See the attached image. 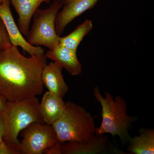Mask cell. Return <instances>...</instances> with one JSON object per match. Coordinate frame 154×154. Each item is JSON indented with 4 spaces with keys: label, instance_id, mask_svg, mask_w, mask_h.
Segmentation results:
<instances>
[{
    "label": "cell",
    "instance_id": "9c48e42d",
    "mask_svg": "<svg viewBox=\"0 0 154 154\" xmlns=\"http://www.w3.org/2000/svg\"><path fill=\"white\" fill-rule=\"evenodd\" d=\"M99 0H62L63 9L56 17V33L60 36L66 27L76 17L93 8Z\"/></svg>",
    "mask_w": 154,
    "mask_h": 154
},
{
    "label": "cell",
    "instance_id": "5b68a950",
    "mask_svg": "<svg viewBox=\"0 0 154 154\" xmlns=\"http://www.w3.org/2000/svg\"><path fill=\"white\" fill-rule=\"evenodd\" d=\"M63 5L62 0H54L49 8L38 9L33 15V23L29 28L26 40L33 46H44L53 49L59 43L60 36L56 33V17Z\"/></svg>",
    "mask_w": 154,
    "mask_h": 154
},
{
    "label": "cell",
    "instance_id": "7c38bea8",
    "mask_svg": "<svg viewBox=\"0 0 154 154\" xmlns=\"http://www.w3.org/2000/svg\"><path fill=\"white\" fill-rule=\"evenodd\" d=\"M66 103L62 98L49 91L45 93L39 104V110L45 124L52 125L63 114Z\"/></svg>",
    "mask_w": 154,
    "mask_h": 154
},
{
    "label": "cell",
    "instance_id": "2e32d148",
    "mask_svg": "<svg viewBox=\"0 0 154 154\" xmlns=\"http://www.w3.org/2000/svg\"><path fill=\"white\" fill-rule=\"evenodd\" d=\"M11 44L5 25L0 17V51L9 47Z\"/></svg>",
    "mask_w": 154,
    "mask_h": 154
},
{
    "label": "cell",
    "instance_id": "4fadbf2b",
    "mask_svg": "<svg viewBox=\"0 0 154 154\" xmlns=\"http://www.w3.org/2000/svg\"><path fill=\"white\" fill-rule=\"evenodd\" d=\"M50 0H11V3L18 15V24L21 33L27 36L34 13L43 2Z\"/></svg>",
    "mask_w": 154,
    "mask_h": 154
},
{
    "label": "cell",
    "instance_id": "9a60e30c",
    "mask_svg": "<svg viewBox=\"0 0 154 154\" xmlns=\"http://www.w3.org/2000/svg\"><path fill=\"white\" fill-rule=\"evenodd\" d=\"M93 28V22L91 20L86 19L79 25L69 35L60 38L59 43L69 49L77 51L83 38L90 33Z\"/></svg>",
    "mask_w": 154,
    "mask_h": 154
},
{
    "label": "cell",
    "instance_id": "30bf717a",
    "mask_svg": "<svg viewBox=\"0 0 154 154\" xmlns=\"http://www.w3.org/2000/svg\"><path fill=\"white\" fill-rule=\"evenodd\" d=\"M45 55L72 75L78 76L82 74V66L77 57V51L59 43L53 49L48 51Z\"/></svg>",
    "mask_w": 154,
    "mask_h": 154
},
{
    "label": "cell",
    "instance_id": "8fae6325",
    "mask_svg": "<svg viewBox=\"0 0 154 154\" xmlns=\"http://www.w3.org/2000/svg\"><path fill=\"white\" fill-rule=\"evenodd\" d=\"M62 69L54 62L47 64L42 71V79L48 91L63 99L67 93L69 88L64 79Z\"/></svg>",
    "mask_w": 154,
    "mask_h": 154
},
{
    "label": "cell",
    "instance_id": "52a82bcc",
    "mask_svg": "<svg viewBox=\"0 0 154 154\" xmlns=\"http://www.w3.org/2000/svg\"><path fill=\"white\" fill-rule=\"evenodd\" d=\"M59 143L61 154H128L113 145L109 137L104 134H96L91 140L86 143L66 141Z\"/></svg>",
    "mask_w": 154,
    "mask_h": 154
},
{
    "label": "cell",
    "instance_id": "ac0fdd59",
    "mask_svg": "<svg viewBox=\"0 0 154 154\" xmlns=\"http://www.w3.org/2000/svg\"><path fill=\"white\" fill-rule=\"evenodd\" d=\"M6 133V125L5 117L0 112V143L4 139Z\"/></svg>",
    "mask_w": 154,
    "mask_h": 154
},
{
    "label": "cell",
    "instance_id": "44dd1931",
    "mask_svg": "<svg viewBox=\"0 0 154 154\" xmlns=\"http://www.w3.org/2000/svg\"><path fill=\"white\" fill-rule=\"evenodd\" d=\"M6 1V0H0V2H5V1Z\"/></svg>",
    "mask_w": 154,
    "mask_h": 154
},
{
    "label": "cell",
    "instance_id": "8992f818",
    "mask_svg": "<svg viewBox=\"0 0 154 154\" xmlns=\"http://www.w3.org/2000/svg\"><path fill=\"white\" fill-rule=\"evenodd\" d=\"M23 139L15 147L19 154H43L58 141L52 125L33 122L20 132Z\"/></svg>",
    "mask_w": 154,
    "mask_h": 154
},
{
    "label": "cell",
    "instance_id": "d6986e66",
    "mask_svg": "<svg viewBox=\"0 0 154 154\" xmlns=\"http://www.w3.org/2000/svg\"><path fill=\"white\" fill-rule=\"evenodd\" d=\"M45 154H61L60 149L59 143L58 141L55 144L49 148L46 149L44 152Z\"/></svg>",
    "mask_w": 154,
    "mask_h": 154
},
{
    "label": "cell",
    "instance_id": "277c9868",
    "mask_svg": "<svg viewBox=\"0 0 154 154\" xmlns=\"http://www.w3.org/2000/svg\"><path fill=\"white\" fill-rule=\"evenodd\" d=\"M40 102L36 96L15 102H7L3 113L6 125L4 140L14 148L19 144L20 132L33 122L45 123L39 110Z\"/></svg>",
    "mask_w": 154,
    "mask_h": 154
},
{
    "label": "cell",
    "instance_id": "ba28073f",
    "mask_svg": "<svg viewBox=\"0 0 154 154\" xmlns=\"http://www.w3.org/2000/svg\"><path fill=\"white\" fill-rule=\"evenodd\" d=\"M11 0L0 2V17L5 23L11 44L22 48L30 56L42 55L45 51L41 46H33L25 39L14 21L11 12Z\"/></svg>",
    "mask_w": 154,
    "mask_h": 154
},
{
    "label": "cell",
    "instance_id": "6da1fadb",
    "mask_svg": "<svg viewBox=\"0 0 154 154\" xmlns=\"http://www.w3.org/2000/svg\"><path fill=\"white\" fill-rule=\"evenodd\" d=\"M47 64L45 54L26 57L12 44L0 51V97L15 102L41 95L42 75Z\"/></svg>",
    "mask_w": 154,
    "mask_h": 154
},
{
    "label": "cell",
    "instance_id": "e0dca14e",
    "mask_svg": "<svg viewBox=\"0 0 154 154\" xmlns=\"http://www.w3.org/2000/svg\"><path fill=\"white\" fill-rule=\"evenodd\" d=\"M0 154H19V153L3 140L0 143Z\"/></svg>",
    "mask_w": 154,
    "mask_h": 154
},
{
    "label": "cell",
    "instance_id": "3957f363",
    "mask_svg": "<svg viewBox=\"0 0 154 154\" xmlns=\"http://www.w3.org/2000/svg\"><path fill=\"white\" fill-rule=\"evenodd\" d=\"M52 126L60 143H86L96 134L94 117L84 107L71 102L66 103L63 114Z\"/></svg>",
    "mask_w": 154,
    "mask_h": 154
},
{
    "label": "cell",
    "instance_id": "5bb4252c",
    "mask_svg": "<svg viewBox=\"0 0 154 154\" xmlns=\"http://www.w3.org/2000/svg\"><path fill=\"white\" fill-rule=\"evenodd\" d=\"M128 143L130 154H154V129L142 128L139 135L131 137Z\"/></svg>",
    "mask_w": 154,
    "mask_h": 154
},
{
    "label": "cell",
    "instance_id": "ffe728a7",
    "mask_svg": "<svg viewBox=\"0 0 154 154\" xmlns=\"http://www.w3.org/2000/svg\"><path fill=\"white\" fill-rule=\"evenodd\" d=\"M7 101L5 99L0 97V112L3 114L7 106Z\"/></svg>",
    "mask_w": 154,
    "mask_h": 154
},
{
    "label": "cell",
    "instance_id": "7a4b0ae2",
    "mask_svg": "<svg viewBox=\"0 0 154 154\" xmlns=\"http://www.w3.org/2000/svg\"><path fill=\"white\" fill-rule=\"evenodd\" d=\"M94 92L95 98L101 104L102 111V123L96 128V134L109 133L114 138L118 136L122 143H128L131 137L128 131L136 118L127 114L126 101L119 96L113 97L108 92L103 97L98 86L94 88Z\"/></svg>",
    "mask_w": 154,
    "mask_h": 154
}]
</instances>
